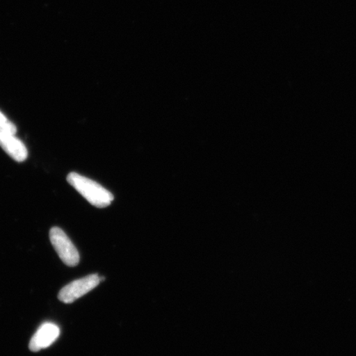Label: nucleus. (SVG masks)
Returning <instances> with one entry per match:
<instances>
[{
    "instance_id": "1",
    "label": "nucleus",
    "mask_w": 356,
    "mask_h": 356,
    "mask_svg": "<svg viewBox=\"0 0 356 356\" xmlns=\"http://www.w3.org/2000/svg\"><path fill=\"white\" fill-rule=\"evenodd\" d=\"M67 181L92 206L105 208L113 202V195L109 191L79 173L70 172L67 176Z\"/></svg>"
},
{
    "instance_id": "2",
    "label": "nucleus",
    "mask_w": 356,
    "mask_h": 356,
    "mask_svg": "<svg viewBox=\"0 0 356 356\" xmlns=\"http://www.w3.org/2000/svg\"><path fill=\"white\" fill-rule=\"evenodd\" d=\"M50 239L52 246L65 264L69 266L78 265L79 254L77 248L63 230L58 227L52 228L50 231Z\"/></svg>"
},
{
    "instance_id": "3",
    "label": "nucleus",
    "mask_w": 356,
    "mask_h": 356,
    "mask_svg": "<svg viewBox=\"0 0 356 356\" xmlns=\"http://www.w3.org/2000/svg\"><path fill=\"white\" fill-rule=\"evenodd\" d=\"M101 280V277L97 274L74 280L61 289L58 298L65 304H71L95 289L99 286Z\"/></svg>"
},
{
    "instance_id": "4",
    "label": "nucleus",
    "mask_w": 356,
    "mask_h": 356,
    "mask_svg": "<svg viewBox=\"0 0 356 356\" xmlns=\"http://www.w3.org/2000/svg\"><path fill=\"white\" fill-rule=\"evenodd\" d=\"M60 328L57 325L46 323L39 327L30 341L29 349L33 353H38L51 346L60 336Z\"/></svg>"
},
{
    "instance_id": "5",
    "label": "nucleus",
    "mask_w": 356,
    "mask_h": 356,
    "mask_svg": "<svg viewBox=\"0 0 356 356\" xmlns=\"http://www.w3.org/2000/svg\"><path fill=\"white\" fill-rule=\"evenodd\" d=\"M0 147L17 162H24L28 159L26 147L15 134L0 131Z\"/></svg>"
},
{
    "instance_id": "6",
    "label": "nucleus",
    "mask_w": 356,
    "mask_h": 356,
    "mask_svg": "<svg viewBox=\"0 0 356 356\" xmlns=\"http://www.w3.org/2000/svg\"><path fill=\"white\" fill-rule=\"evenodd\" d=\"M0 131L16 134L17 127L15 124L11 122L1 111H0Z\"/></svg>"
}]
</instances>
